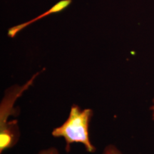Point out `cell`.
I'll return each mask as SVG.
<instances>
[{
	"mask_svg": "<svg viewBox=\"0 0 154 154\" xmlns=\"http://www.w3.org/2000/svg\"><path fill=\"white\" fill-rule=\"evenodd\" d=\"M103 154H123L115 146L109 145L105 148Z\"/></svg>",
	"mask_w": 154,
	"mask_h": 154,
	"instance_id": "3",
	"label": "cell"
},
{
	"mask_svg": "<svg viewBox=\"0 0 154 154\" xmlns=\"http://www.w3.org/2000/svg\"><path fill=\"white\" fill-rule=\"evenodd\" d=\"M72 2V0H61V1L59 2L56 4L55 5H54L51 9H49V10L45 11L44 14L39 15L38 17H36L35 19H32V20L29 21V22H27L23 23V24H22V26L23 29H24L25 27H26V26H27L28 25H29V24H32V23L36 22V21L38 20V19L43 18V17H44L48 16V15H49L51 14H53V13L59 12V11L63 10V9H66V7H68V6L70 5V4Z\"/></svg>",
	"mask_w": 154,
	"mask_h": 154,
	"instance_id": "2",
	"label": "cell"
},
{
	"mask_svg": "<svg viewBox=\"0 0 154 154\" xmlns=\"http://www.w3.org/2000/svg\"><path fill=\"white\" fill-rule=\"evenodd\" d=\"M151 110H152V112H153V119L154 120V100H153V104L151 107Z\"/></svg>",
	"mask_w": 154,
	"mask_h": 154,
	"instance_id": "5",
	"label": "cell"
},
{
	"mask_svg": "<svg viewBox=\"0 0 154 154\" xmlns=\"http://www.w3.org/2000/svg\"><path fill=\"white\" fill-rule=\"evenodd\" d=\"M38 154H59V152L54 148H51V149L43 150V151H40Z\"/></svg>",
	"mask_w": 154,
	"mask_h": 154,
	"instance_id": "4",
	"label": "cell"
},
{
	"mask_svg": "<svg viewBox=\"0 0 154 154\" xmlns=\"http://www.w3.org/2000/svg\"><path fill=\"white\" fill-rule=\"evenodd\" d=\"M92 111L89 109L82 110L77 105L71 108L69 118L61 126L54 129V137H63L66 140V150L69 151L72 143H79L85 146L86 151L94 153L96 148L92 145L89 137V122Z\"/></svg>",
	"mask_w": 154,
	"mask_h": 154,
	"instance_id": "1",
	"label": "cell"
}]
</instances>
